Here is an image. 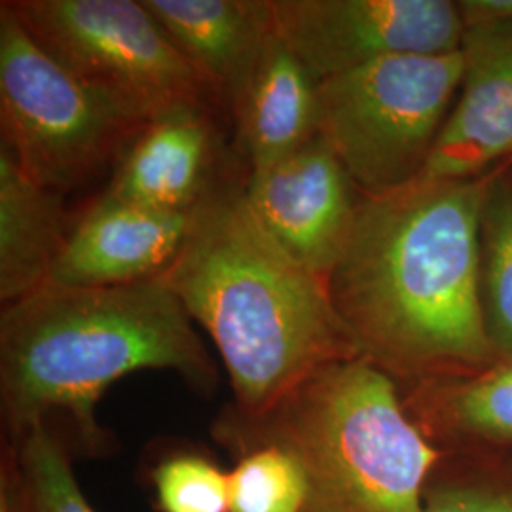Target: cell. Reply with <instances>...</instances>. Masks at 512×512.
<instances>
[{"mask_svg":"<svg viewBox=\"0 0 512 512\" xmlns=\"http://www.w3.org/2000/svg\"><path fill=\"white\" fill-rule=\"evenodd\" d=\"M243 194L270 238L327 283L363 198L332 148L315 135L274 165L247 171Z\"/></svg>","mask_w":512,"mask_h":512,"instance_id":"9c48e42d","label":"cell"},{"mask_svg":"<svg viewBox=\"0 0 512 512\" xmlns=\"http://www.w3.org/2000/svg\"><path fill=\"white\" fill-rule=\"evenodd\" d=\"M145 126L46 54L0 2L2 145L33 181L61 196L88 186Z\"/></svg>","mask_w":512,"mask_h":512,"instance_id":"8992f818","label":"cell"},{"mask_svg":"<svg viewBox=\"0 0 512 512\" xmlns=\"http://www.w3.org/2000/svg\"><path fill=\"white\" fill-rule=\"evenodd\" d=\"M213 437L236 456L260 444L289 452L306 476V512H423L444 456L399 382L363 357L323 366L262 418L224 408Z\"/></svg>","mask_w":512,"mask_h":512,"instance_id":"277c9868","label":"cell"},{"mask_svg":"<svg viewBox=\"0 0 512 512\" xmlns=\"http://www.w3.org/2000/svg\"><path fill=\"white\" fill-rule=\"evenodd\" d=\"M59 65L148 124L183 105L222 103L143 0H4Z\"/></svg>","mask_w":512,"mask_h":512,"instance_id":"52a82bcc","label":"cell"},{"mask_svg":"<svg viewBox=\"0 0 512 512\" xmlns=\"http://www.w3.org/2000/svg\"><path fill=\"white\" fill-rule=\"evenodd\" d=\"M423 512H512V454H444Z\"/></svg>","mask_w":512,"mask_h":512,"instance_id":"d6986e66","label":"cell"},{"mask_svg":"<svg viewBox=\"0 0 512 512\" xmlns=\"http://www.w3.org/2000/svg\"><path fill=\"white\" fill-rule=\"evenodd\" d=\"M222 107L232 109L268 37L272 0H143Z\"/></svg>","mask_w":512,"mask_h":512,"instance_id":"4fadbf2b","label":"cell"},{"mask_svg":"<svg viewBox=\"0 0 512 512\" xmlns=\"http://www.w3.org/2000/svg\"><path fill=\"white\" fill-rule=\"evenodd\" d=\"M272 18L321 82L389 57L458 52L465 33L448 0H272Z\"/></svg>","mask_w":512,"mask_h":512,"instance_id":"ba28073f","label":"cell"},{"mask_svg":"<svg viewBox=\"0 0 512 512\" xmlns=\"http://www.w3.org/2000/svg\"><path fill=\"white\" fill-rule=\"evenodd\" d=\"M480 293L495 359H512V186L490 183L480 222Z\"/></svg>","mask_w":512,"mask_h":512,"instance_id":"ac0fdd59","label":"cell"},{"mask_svg":"<svg viewBox=\"0 0 512 512\" xmlns=\"http://www.w3.org/2000/svg\"><path fill=\"white\" fill-rule=\"evenodd\" d=\"M308 484L296 459L274 444L238 454L230 473V512H306Z\"/></svg>","mask_w":512,"mask_h":512,"instance_id":"ffe728a7","label":"cell"},{"mask_svg":"<svg viewBox=\"0 0 512 512\" xmlns=\"http://www.w3.org/2000/svg\"><path fill=\"white\" fill-rule=\"evenodd\" d=\"M0 512H8V507L2 501H0Z\"/></svg>","mask_w":512,"mask_h":512,"instance_id":"603a6c76","label":"cell"},{"mask_svg":"<svg viewBox=\"0 0 512 512\" xmlns=\"http://www.w3.org/2000/svg\"><path fill=\"white\" fill-rule=\"evenodd\" d=\"M215 107L183 105L150 120L114 167L107 194L165 213H194L220 177Z\"/></svg>","mask_w":512,"mask_h":512,"instance_id":"8fae6325","label":"cell"},{"mask_svg":"<svg viewBox=\"0 0 512 512\" xmlns=\"http://www.w3.org/2000/svg\"><path fill=\"white\" fill-rule=\"evenodd\" d=\"M192 219L103 192L71 224L46 285L105 289L158 279L183 249Z\"/></svg>","mask_w":512,"mask_h":512,"instance_id":"30bf717a","label":"cell"},{"mask_svg":"<svg viewBox=\"0 0 512 512\" xmlns=\"http://www.w3.org/2000/svg\"><path fill=\"white\" fill-rule=\"evenodd\" d=\"M243 183L224 179L194 211L162 279L219 349L234 391L230 408L262 418L311 374L359 353L327 283L258 224Z\"/></svg>","mask_w":512,"mask_h":512,"instance_id":"3957f363","label":"cell"},{"mask_svg":"<svg viewBox=\"0 0 512 512\" xmlns=\"http://www.w3.org/2000/svg\"><path fill=\"white\" fill-rule=\"evenodd\" d=\"M152 484L162 512H230V473L198 452L162 459Z\"/></svg>","mask_w":512,"mask_h":512,"instance_id":"44dd1931","label":"cell"},{"mask_svg":"<svg viewBox=\"0 0 512 512\" xmlns=\"http://www.w3.org/2000/svg\"><path fill=\"white\" fill-rule=\"evenodd\" d=\"M463 80L461 50L389 57L327 78L317 95V135L363 196L423 175Z\"/></svg>","mask_w":512,"mask_h":512,"instance_id":"5b68a950","label":"cell"},{"mask_svg":"<svg viewBox=\"0 0 512 512\" xmlns=\"http://www.w3.org/2000/svg\"><path fill=\"white\" fill-rule=\"evenodd\" d=\"M488 179L418 177L363 196L327 281L359 357L399 384L456 378L497 363L480 293Z\"/></svg>","mask_w":512,"mask_h":512,"instance_id":"6da1fadb","label":"cell"},{"mask_svg":"<svg viewBox=\"0 0 512 512\" xmlns=\"http://www.w3.org/2000/svg\"><path fill=\"white\" fill-rule=\"evenodd\" d=\"M65 196L33 181L0 145V302L42 289L71 230Z\"/></svg>","mask_w":512,"mask_h":512,"instance_id":"2e32d148","label":"cell"},{"mask_svg":"<svg viewBox=\"0 0 512 512\" xmlns=\"http://www.w3.org/2000/svg\"><path fill=\"white\" fill-rule=\"evenodd\" d=\"M456 4L465 29L512 27V0H461Z\"/></svg>","mask_w":512,"mask_h":512,"instance_id":"7402d4cb","label":"cell"},{"mask_svg":"<svg viewBox=\"0 0 512 512\" xmlns=\"http://www.w3.org/2000/svg\"><path fill=\"white\" fill-rule=\"evenodd\" d=\"M404 406L442 454H512V359L408 385Z\"/></svg>","mask_w":512,"mask_h":512,"instance_id":"9a60e30c","label":"cell"},{"mask_svg":"<svg viewBox=\"0 0 512 512\" xmlns=\"http://www.w3.org/2000/svg\"><path fill=\"white\" fill-rule=\"evenodd\" d=\"M463 80L421 177L478 179L512 154V27L465 29Z\"/></svg>","mask_w":512,"mask_h":512,"instance_id":"7c38bea8","label":"cell"},{"mask_svg":"<svg viewBox=\"0 0 512 512\" xmlns=\"http://www.w3.org/2000/svg\"><path fill=\"white\" fill-rule=\"evenodd\" d=\"M2 467L0 501L8 512H95L74 475L71 448L42 421L12 442Z\"/></svg>","mask_w":512,"mask_h":512,"instance_id":"e0dca14e","label":"cell"},{"mask_svg":"<svg viewBox=\"0 0 512 512\" xmlns=\"http://www.w3.org/2000/svg\"><path fill=\"white\" fill-rule=\"evenodd\" d=\"M319 84L321 80L272 33L230 109L247 171L274 165L317 135Z\"/></svg>","mask_w":512,"mask_h":512,"instance_id":"5bb4252c","label":"cell"},{"mask_svg":"<svg viewBox=\"0 0 512 512\" xmlns=\"http://www.w3.org/2000/svg\"><path fill=\"white\" fill-rule=\"evenodd\" d=\"M139 370H171L209 397L219 368L164 279L126 287L44 285L2 306L0 412L8 444L65 416L84 454L107 450L95 408L110 385Z\"/></svg>","mask_w":512,"mask_h":512,"instance_id":"7a4b0ae2","label":"cell"}]
</instances>
